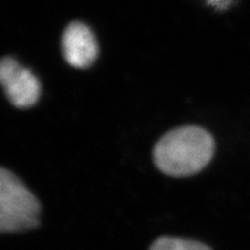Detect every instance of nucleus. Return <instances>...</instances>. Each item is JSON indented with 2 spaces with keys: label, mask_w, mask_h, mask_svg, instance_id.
<instances>
[{
  "label": "nucleus",
  "mask_w": 250,
  "mask_h": 250,
  "mask_svg": "<svg viewBox=\"0 0 250 250\" xmlns=\"http://www.w3.org/2000/svg\"><path fill=\"white\" fill-rule=\"evenodd\" d=\"M215 141L209 132L198 126H184L163 136L153 150L156 167L174 177L198 173L212 160Z\"/></svg>",
  "instance_id": "nucleus-1"
},
{
  "label": "nucleus",
  "mask_w": 250,
  "mask_h": 250,
  "mask_svg": "<svg viewBox=\"0 0 250 250\" xmlns=\"http://www.w3.org/2000/svg\"><path fill=\"white\" fill-rule=\"evenodd\" d=\"M64 58L72 67H90L98 56V45L92 30L82 22L74 21L65 29L62 40Z\"/></svg>",
  "instance_id": "nucleus-4"
},
{
  "label": "nucleus",
  "mask_w": 250,
  "mask_h": 250,
  "mask_svg": "<svg viewBox=\"0 0 250 250\" xmlns=\"http://www.w3.org/2000/svg\"><path fill=\"white\" fill-rule=\"evenodd\" d=\"M41 203L13 172L0 170V231L21 232L40 224Z\"/></svg>",
  "instance_id": "nucleus-2"
},
{
  "label": "nucleus",
  "mask_w": 250,
  "mask_h": 250,
  "mask_svg": "<svg viewBox=\"0 0 250 250\" xmlns=\"http://www.w3.org/2000/svg\"><path fill=\"white\" fill-rule=\"evenodd\" d=\"M0 82L10 103L20 108L33 106L40 98L41 84L36 75L13 58L0 62Z\"/></svg>",
  "instance_id": "nucleus-3"
},
{
  "label": "nucleus",
  "mask_w": 250,
  "mask_h": 250,
  "mask_svg": "<svg viewBox=\"0 0 250 250\" xmlns=\"http://www.w3.org/2000/svg\"><path fill=\"white\" fill-rule=\"evenodd\" d=\"M150 250H212L206 244L198 241L187 240L181 238L161 237L156 239L150 247Z\"/></svg>",
  "instance_id": "nucleus-5"
}]
</instances>
